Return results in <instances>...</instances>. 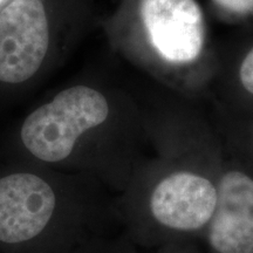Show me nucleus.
I'll list each match as a JSON object with an SVG mask.
<instances>
[{"mask_svg": "<svg viewBox=\"0 0 253 253\" xmlns=\"http://www.w3.org/2000/svg\"><path fill=\"white\" fill-rule=\"evenodd\" d=\"M103 184L19 158L0 161V253H72L102 235Z\"/></svg>", "mask_w": 253, "mask_h": 253, "instance_id": "1", "label": "nucleus"}, {"mask_svg": "<svg viewBox=\"0 0 253 253\" xmlns=\"http://www.w3.org/2000/svg\"><path fill=\"white\" fill-rule=\"evenodd\" d=\"M218 7L235 14H252L253 0H213Z\"/></svg>", "mask_w": 253, "mask_h": 253, "instance_id": "7", "label": "nucleus"}, {"mask_svg": "<svg viewBox=\"0 0 253 253\" xmlns=\"http://www.w3.org/2000/svg\"><path fill=\"white\" fill-rule=\"evenodd\" d=\"M112 116L113 107L102 91L84 84L68 87L27 114L19 126L17 149L8 156L118 188L93 141Z\"/></svg>", "mask_w": 253, "mask_h": 253, "instance_id": "2", "label": "nucleus"}, {"mask_svg": "<svg viewBox=\"0 0 253 253\" xmlns=\"http://www.w3.org/2000/svg\"><path fill=\"white\" fill-rule=\"evenodd\" d=\"M49 23L42 0H12L0 11V82L24 84L46 58Z\"/></svg>", "mask_w": 253, "mask_h": 253, "instance_id": "4", "label": "nucleus"}, {"mask_svg": "<svg viewBox=\"0 0 253 253\" xmlns=\"http://www.w3.org/2000/svg\"><path fill=\"white\" fill-rule=\"evenodd\" d=\"M217 191L209 244L216 253H253V177L229 170L220 177Z\"/></svg>", "mask_w": 253, "mask_h": 253, "instance_id": "6", "label": "nucleus"}, {"mask_svg": "<svg viewBox=\"0 0 253 253\" xmlns=\"http://www.w3.org/2000/svg\"><path fill=\"white\" fill-rule=\"evenodd\" d=\"M141 15L151 45L166 61L184 65L201 55L205 21L196 0H142Z\"/></svg>", "mask_w": 253, "mask_h": 253, "instance_id": "5", "label": "nucleus"}, {"mask_svg": "<svg viewBox=\"0 0 253 253\" xmlns=\"http://www.w3.org/2000/svg\"><path fill=\"white\" fill-rule=\"evenodd\" d=\"M239 79L243 87L253 95V48L246 54L240 65Z\"/></svg>", "mask_w": 253, "mask_h": 253, "instance_id": "8", "label": "nucleus"}, {"mask_svg": "<svg viewBox=\"0 0 253 253\" xmlns=\"http://www.w3.org/2000/svg\"><path fill=\"white\" fill-rule=\"evenodd\" d=\"M126 190V219L136 233L149 224L173 232L203 229L213 216L218 197L211 179L189 170L171 171L151 184L134 177Z\"/></svg>", "mask_w": 253, "mask_h": 253, "instance_id": "3", "label": "nucleus"}]
</instances>
